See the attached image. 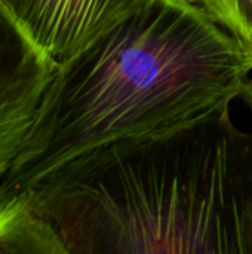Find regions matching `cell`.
<instances>
[{
	"mask_svg": "<svg viewBox=\"0 0 252 254\" xmlns=\"http://www.w3.org/2000/svg\"><path fill=\"white\" fill-rule=\"evenodd\" d=\"M242 250H244V254H252V196L248 202V207L245 211V219H244Z\"/></svg>",
	"mask_w": 252,
	"mask_h": 254,
	"instance_id": "cell-7",
	"label": "cell"
},
{
	"mask_svg": "<svg viewBox=\"0 0 252 254\" xmlns=\"http://www.w3.org/2000/svg\"><path fill=\"white\" fill-rule=\"evenodd\" d=\"M241 97L245 98L247 104L251 107L252 110V79H247L245 80L244 88H242V92H241Z\"/></svg>",
	"mask_w": 252,
	"mask_h": 254,
	"instance_id": "cell-8",
	"label": "cell"
},
{
	"mask_svg": "<svg viewBox=\"0 0 252 254\" xmlns=\"http://www.w3.org/2000/svg\"><path fill=\"white\" fill-rule=\"evenodd\" d=\"M0 253L64 254L19 195L0 199Z\"/></svg>",
	"mask_w": 252,
	"mask_h": 254,
	"instance_id": "cell-5",
	"label": "cell"
},
{
	"mask_svg": "<svg viewBox=\"0 0 252 254\" xmlns=\"http://www.w3.org/2000/svg\"><path fill=\"white\" fill-rule=\"evenodd\" d=\"M151 0H0L31 43L61 67Z\"/></svg>",
	"mask_w": 252,
	"mask_h": 254,
	"instance_id": "cell-3",
	"label": "cell"
},
{
	"mask_svg": "<svg viewBox=\"0 0 252 254\" xmlns=\"http://www.w3.org/2000/svg\"><path fill=\"white\" fill-rule=\"evenodd\" d=\"M56 68L0 4V177L21 150Z\"/></svg>",
	"mask_w": 252,
	"mask_h": 254,
	"instance_id": "cell-4",
	"label": "cell"
},
{
	"mask_svg": "<svg viewBox=\"0 0 252 254\" xmlns=\"http://www.w3.org/2000/svg\"><path fill=\"white\" fill-rule=\"evenodd\" d=\"M251 63L189 0H151L56 68L0 199L91 147L189 125L241 95Z\"/></svg>",
	"mask_w": 252,
	"mask_h": 254,
	"instance_id": "cell-2",
	"label": "cell"
},
{
	"mask_svg": "<svg viewBox=\"0 0 252 254\" xmlns=\"http://www.w3.org/2000/svg\"><path fill=\"white\" fill-rule=\"evenodd\" d=\"M15 195L64 254H244L252 135L224 106L83 150Z\"/></svg>",
	"mask_w": 252,
	"mask_h": 254,
	"instance_id": "cell-1",
	"label": "cell"
},
{
	"mask_svg": "<svg viewBox=\"0 0 252 254\" xmlns=\"http://www.w3.org/2000/svg\"><path fill=\"white\" fill-rule=\"evenodd\" d=\"M226 30L252 65V0H189Z\"/></svg>",
	"mask_w": 252,
	"mask_h": 254,
	"instance_id": "cell-6",
	"label": "cell"
}]
</instances>
